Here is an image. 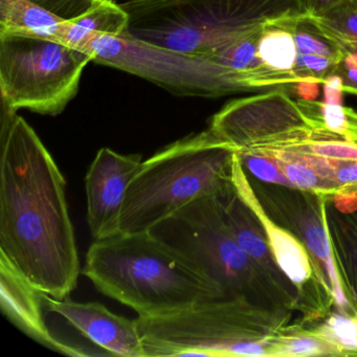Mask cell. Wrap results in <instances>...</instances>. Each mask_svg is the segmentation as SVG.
<instances>
[{"label": "cell", "mask_w": 357, "mask_h": 357, "mask_svg": "<svg viewBox=\"0 0 357 357\" xmlns=\"http://www.w3.org/2000/svg\"><path fill=\"white\" fill-rule=\"evenodd\" d=\"M1 132L0 252L37 289L68 298L80 275L66 181L22 116L7 114Z\"/></svg>", "instance_id": "obj_1"}, {"label": "cell", "mask_w": 357, "mask_h": 357, "mask_svg": "<svg viewBox=\"0 0 357 357\" xmlns=\"http://www.w3.org/2000/svg\"><path fill=\"white\" fill-rule=\"evenodd\" d=\"M82 273L101 294L139 317H158L229 298L189 257L150 231L95 240Z\"/></svg>", "instance_id": "obj_2"}, {"label": "cell", "mask_w": 357, "mask_h": 357, "mask_svg": "<svg viewBox=\"0 0 357 357\" xmlns=\"http://www.w3.org/2000/svg\"><path fill=\"white\" fill-rule=\"evenodd\" d=\"M236 152L208 128L142 162L127 188L119 234L151 231L191 202L222 193L231 185Z\"/></svg>", "instance_id": "obj_3"}, {"label": "cell", "mask_w": 357, "mask_h": 357, "mask_svg": "<svg viewBox=\"0 0 357 357\" xmlns=\"http://www.w3.org/2000/svg\"><path fill=\"white\" fill-rule=\"evenodd\" d=\"M127 34L183 53L212 55L265 24L307 13L305 0H127Z\"/></svg>", "instance_id": "obj_4"}, {"label": "cell", "mask_w": 357, "mask_h": 357, "mask_svg": "<svg viewBox=\"0 0 357 357\" xmlns=\"http://www.w3.org/2000/svg\"><path fill=\"white\" fill-rule=\"evenodd\" d=\"M291 311L222 298L158 317H137L145 357L237 356L242 342L277 335Z\"/></svg>", "instance_id": "obj_5"}, {"label": "cell", "mask_w": 357, "mask_h": 357, "mask_svg": "<svg viewBox=\"0 0 357 357\" xmlns=\"http://www.w3.org/2000/svg\"><path fill=\"white\" fill-rule=\"evenodd\" d=\"M219 195L191 202L150 231L189 257L229 298L292 311L238 243Z\"/></svg>", "instance_id": "obj_6"}, {"label": "cell", "mask_w": 357, "mask_h": 357, "mask_svg": "<svg viewBox=\"0 0 357 357\" xmlns=\"http://www.w3.org/2000/svg\"><path fill=\"white\" fill-rule=\"evenodd\" d=\"M91 54L59 41L0 34V91L6 114L58 116L76 97Z\"/></svg>", "instance_id": "obj_7"}, {"label": "cell", "mask_w": 357, "mask_h": 357, "mask_svg": "<svg viewBox=\"0 0 357 357\" xmlns=\"http://www.w3.org/2000/svg\"><path fill=\"white\" fill-rule=\"evenodd\" d=\"M87 52L95 63L135 75L174 95L219 98L248 93L236 73L211 56L158 47L127 33L99 37Z\"/></svg>", "instance_id": "obj_8"}, {"label": "cell", "mask_w": 357, "mask_h": 357, "mask_svg": "<svg viewBox=\"0 0 357 357\" xmlns=\"http://www.w3.org/2000/svg\"><path fill=\"white\" fill-rule=\"evenodd\" d=\"M208 129L237 151L281 149L319 137L298 100L285 89L225 104L211 119Z\"/></svg>", "instance_id": "obj_9"}, {"label": "cell", "mask_w": 357, "mask_h": 357, "mask_svg": "<svg viewBox=\"0 0 357 357\" xmlns=\"http://www.w3.org/2000/svg\"><path fill=\"white\" fill-rule=\"evenodd\" d=\"M329 198L283 187V190L266 192L265 200L268 206L265 208L303 242L314 265L317 279L331 294L338 310L357 314V308L344 289L332 246L327 217Z\"/></svg>", "instance_id": "obj_10"}, {"label": "cell", "mask_w": 357, "mask_h": 357, "mask_svg": "<svg viewBox=\"0 0 357 357\" xmlns=\"http://www.w3.org/2000/svg\"><path fill=\"white\" fill-rule=\"evenodd\" d=\"M231 185L237 195L243 200L260 222L278 266L302 296L305 319L307 315L315 317L329 311L331 305L309 290L311 287L331 296L317 279L308 250L289 229L278 223L269 214L258 194L255 192L237 152L234 158Z\"/></svg>", "instance_id": "obj_11"}, {"label": "cell", "mask_w": 357, "mask_h": 357, "mask_svg": "<svg viewBox=\"0 0 357 357\" xmlns=\"http://www.w3.org/2000/svg\"><path fill=\"white\" fill-rule=\"evenodd\" d=\"M142 162L139 154L123 155L109 148L98 151L85 178L87 222L93 239L119 234V219L127 188Z\"/></svg>", "instance_id": "obj_12"}, {"label": "cell", "mask_w": 357, "mask_h": 357, "mask_svg": "<svg viewBox=\"0 0 357 357\" xmlns=\"http://www.w3.org/2000/svg\"><path fill=\"white\" fill-rule=\"evenodd\" d=\"M43 294L0 252V306L3 315L22 333L50 350L74 357L96 355L85 347L68 344L53 335L43 315Z\"/></svg>", "instance_id": "obj_13"}, {"label": "cell", "mask_w": 357, "mask_h": 357, "mask_svg": "<svg viewBox=\"0 0 357 357\" xmlns=\"http://www.w3.org/2000/svg\"><path fill=\"white\" fill-rule=\"evenodd\" d=\"M45 309L60 315L110 356L145 357L135 319L108 310L98 302L58 300L43 294Z\"/></svg>", "instance_id": "obj_14"}, {"label": "cell", "mask_w": 357, "mask_h": 357, "mask_svg": "<svg viewBox=\"0 0 357 357\" xmlns=\"http://www.w3.org/2000/svg\"><path fill=\"white\" fill-rule=\"evenodd\" d=\"M219 197L227 225L239 245L256 263L285 304L291 310H304L302 296L278 266L260 222L237 195L231 181Z\"/></svg>", "instance_id": "obj_15"}, {"label": "cell", "mask_w": 357, "mask_h": 357, "mask_svg": "<svg viewBox=\"0 0 357 357\" xmlns=\"http://www.w3.org/2000/svg\"><path fill=\"white\" fill-rule=\"evenodd\" d=\"M283 22L296 41V83L310 81L321 84L332 75L338 74L347 53L319 30L308 14L285 18Z\"/></svg>", "instance_id": "obj_16"}, {"label": "cell", "mask_w": 357, "mask_h": 357, "mask_svg": "<svg viewBox=\"0 0 357 357\" xmlns=\"http://www.w3.org/2000/svg\"><path fill=\"white\" fill-rule=\"evenodd\" d=\"M283 20L266 24L259 41L260 84L263 91L285 89L290 93L292 85L296 83L294 68L298 51L294 35Z\"/></svg>", "instance_id": "obj_17"}, {"label": "cell", "mask_w": 357, "mask_h": 357, "mask_svg": "<svg viewBox=\"0 0 357 357\" xmlns=\"http://www.w3.org/2000/svg\"><path fill=\"white\" fill-rule=\"evenodd\" d=\"M128 24V12L120 3L114 0H93L86 11L68 20L62 43L89 53L87 50L95 39L121 36L127 32Z\"/></svg>", "instance_id": "obj_18"}, {"label": "cell", "mask_w": 357, "mask_h": 357, "mask_svg": "<svg viewBox=\"0 0 357 357\" xmlns=\"http://www.w3.org/2000/svg\"><path fill=\"white\" fill-rule=\"evenodd\" d=\"M68 20L32 0H0V34H15L62 43Z\"/></svg>", "instance_id": "obj_19"}, {"label": "cell", "mask_w": 357, "mask_h": 357, "mask_svg": "<svg viewBox=\"0 0 357 357\" xmlns=\"http://www.w3.org/2000/svg\"><path fill=\"white\" fill-rule=\"evenodd\" d=\"M327 217L340 277L347 294L355 306L357 303V211L328 212Z\"/></svg>", "instance_id": "obj_20"}, {"label": "cell", "mask_w": 357, "mask_h": 357, "mask_svg": "<svg viewBox=\"0 0 357 357\" xmlns=\"http://www.w3.org/2000/svg\"><path fill=\"white\" fill-rule=\"evenodd\" d=\"M319 137L357 143V112L344 105L298 99Z\"/></svg>", "instance_id": "obj_21"}, {"label": "cell", "mask_w": 357, "mask_h": 357, "mask_svg": "<svg viewBox=\"0 0 357 357\" xmlns=\"http://www.w3.org/2000/svg\"><path fill=\"white\" fill-rule=\"evenodd\" d=\"M267 340L269 356H340V353L333 344L315 335L310 329H305L298 325L288 326L283 331Z\"/></svg>", "instance_id": "obj_22"}, {"label": "cell", "mask_w": 357, "mask_h": 357, "mask_svg": "<svg viewBox=\"0 0 357 357\" xmlns=\"http://www.w3.org/2000/svg\"><path fill=\"white\" fill-rule=\"evenodd\" d=\"M309 16L319 30L347 54H357L356 0H346L321 15Z\"/></svg>", "instance_id": "obj_23"}, {"label": "cell", "mask_w": 357, "mask_h": 357, "mask_svg": "<svg viewBox=\"0 0 357 357\" xmlns=\"http://www.w3.org/2000/svg\"><path fill=\"white\" fill-rule=\"evenodd\" d=\"M310 331L333 344L340 355H357V314L338 310Z\"/></svg>", "instance_id": "obj_24"}, {"label": "cell", "mask_w": 357, "mask_h": 357, "mask_svg": "<svg viewBox=\"0 0 357 357\" xmlns=\"http://www.w3.org/2000/svg\"><path fill=\"white\" fill-rule=\"evenodd\" d=\"M281 149L313 154L337 162H357V143L342 139H308Z\"/></svg>", "instance_id": "obj_25"}, {"label": "cell", "mask_w": 357, "mask_h": 357, "mask_svg": "<svg viewBox=\"0 0 357 357\" xmlns=\"http://www.w3.org/2000/svg\"><path fill=\"white\" fill-rule=\"evenodd\" d=\"M237 153L244 169L259 181L277 185V187L294 189L282 172L279 165L271 156L261 152L248 151V150L237 151Z\"/></svg>", "instance_id": "obj_26"}, {"label": "cell", "mask_w": 357, "mask_h": 357, "mask_svg": "<svg viewBox=\"0 0 357 357\" xmlns=\"http://www.w3.org/2000/svg\"><path fill=\"white\" fill-rule=\"evenodd\" d=\"M59 17L70 20L86 11L93 0H32Z\"/></svg>", "instance_id": "obj_27"}, {"label": "cell", "mask_w": 357, "mask_h": 357, "mask_svg": "<svg viewBox=\"0 0 357 357\" xmlns=\"http://www.w3.org/2000/svg\"><path fill=\"white\" fill-rule=\"evenodd\" d=\"M324 102L333 105H342L344 100V80L340 75H332L323 83Z\"/></svg>", "instance_id": "obj_28"}, {"label": "cell", "mask_w": 357, "mask_h": 357, "mask_svg": "<svg viewBox=\"0 0 357 357\" xmlns=\"http://www.w3.org/2000/svg\"><path fill=\"white\" fill-rule=\"evenodd\" d=\"M335 179L342 189L357 185V162H337L335 168Z\"/></svg>", "instance_id": "obj_29"}, {"label": "cell", "mask_w": 357, "mask_h": 357, "mask_svg": "<svg viewBox=\"0 0 357 357\" xmlns=\"http://www.w3.org/2000/svg\"><path fill=\"white\" fill-rule=\"evenodd\" d=\"M319 83L310 81H301L292 85L290 93H296L298 99L304 101H317L319 96Z\"/></svg>", "instance_id": "obj_30"}, {"label": "cell", "mask_w": 357, "mask_h": 357, "mask_svg": "<svg viewBox=\"0 0 357 357\" xmlns=\"http://www.w3.org/2000/svg\"><path fill=\"white\" fill-rule=\"evenodd\" d=\"M344 1L346 0H305V6H306L307 14L311 16H319Z\"/></svg>", "instance_id": "obj_31"}, {"label": "cell", "mask_w": 357, "mask_h": 357, "mask_svg": "<svg viewBox=\"0 0 357 357\" xmlns=\"http://www.w3.org/2000/svg\"><path fill=\"white\" fill-rule=\"evenodd\" d=\"M344 70H351V72H357V54L349 53L344 57L342 68Z\"/></svg>", "instance_id": "obj_32"}, {"label": "cell", "mask_w": 357, "mask_h": 357, "mask_svg": "<svg viewBox=\"0 0 357 357\" xmlns=\"http://www.w3.org/2000/svg\"><path fill=\"white\" fill-rule=\"evenodd\" d=\"M344 93L357 96V81L355 82H344Z\"/></svg>", "instance_id": "obj_33"}, {"label": "cell", "mask_w": 357, "mask_h": 357, "mask_svg": "<svg viewBox=\"0 0 357 357\" xmlns=\"http://www.w3.org/2000/svg\"><path fill=\"white\" fill-rule=\"evenodd\" d=\"M344 191H354L356 192L357 193V185H352V187L347 188V189L344 190Z\"/></svg>", "instance_id": "obj_34"}, {"label": "cell", "mask_w": 357, "mask_h": 357, "mask_svg": "<svg viewBox=\"0 0 357 357\" xmlns=\"http://www.w3.org/2000/svg\"><path fill=\"white\" fill-rule=\"evenodd\" d=\"M114 1H116V3H119V1H120V0H114ZM125 1H127V0H125Z\"/></svg>", "instance_id": "obj_35"}, {"label": "cell", "mask_w": 357, "mask_h": 357, "mask_svg": "<svg viewBox=\"0 0 357 357\" xmlns=\"http://www.w3.org/2000/svg\"><path fill=\"white\" fill-rule=\"evenodd\" d=\"M356 1H357V0H356Z\"/></svg>", "instance_id": "obj_36"}]
</instances>
